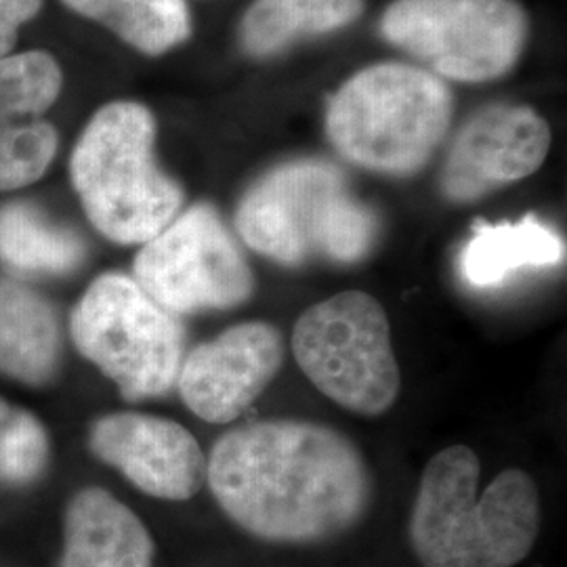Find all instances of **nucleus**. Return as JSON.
<instances>
[{"label": "nucleus", "mask_w": 567, "mask_h": 567, "mask_svg": "<svg viewBox=\"0 0 567 567\" xmlns=\"http://www.w3.org/2000/svg\"><path fill=\"white\" fill-rule=\"evenodd\" d=\"M550 150L548 122L527 105H487L463 124L447 150L440 189L468 204L534 175Z\"/></svg>", "instance_id": "11"}, {"label": "nucleus", "mask_w": 567, "mask_h": 567, "mask_svg": "<svg viewBox=\"0 0 567 567\" xmlns=\"http://www.w3.org/2000/svg\"><path fill=\"white\" fill-rule=\"evenodd\" d=\"M91 452L143 494L189 501L206 484V456L185 426L143 412H114L89 433Z\"/></svg>", "instance_id": "12"}, {"label": "nucleus", "mask_w": 567, "mask_h": 567, "mask_svg": "<svg viewBox=\"0 0 567 567\" xmlns=\"http://www.w3.org/2000/svg\"><path fill=\"white\" fill-rule=\"evenodd\" d=\"M70 332L126 402L163 398L177 386L185 326L122 274H103L72 311Z\"/></svg>", "instance_id": "6"}, {"label": "nucleus", "mask_w": 567, "mask_h": 567, "mask_svg": "<svg viewBox=\"0 0 567 567\" xmlns=\"http://www.w3.org/2000/svg\"><path fill=\"white\" fill-rule=\"evenodd\" d=\"M482 465L466 446L437 452L421 475L410 545L423 567H513L540 534V494L522 468H505L477 496Z\"/></svg>", "instance_id": "2"}, {"label": "nucleus", "mask_w": 567, "mask_h": 567, "mask_svg": "<svg viewBox=\"0 0 567 567\" xmlns=\"http://www.w3.org/2000/svg\"><path fill=\"white\" fill-rule=\"evenodd\" d=\"M364 7V0H255L240 21V47L250 58H271L295 42L343 30Z\"/></svg>", "instance_id": "17"}, {"label": "nucleus", "mask_w": 567, "mask_h": 567, "mask_svg": "<svg viewBox=\"0 0 567 567\" xmlns=\"http://www.w3.org/2000/svg\"><path fill=\"white\" fill-rule=\"evenodd\" d=\"M44 0H0V60L13 53L23 23L41 13Z\"/></svg>", "instance_id": "21"}, {"label": "nucleus", "mask_w": 567, "mask_h": 567, "mask_svg": "<svg viewBox=\"0 0 567 567\" xmlns=\"http://www.w3.org/2000/svg\"><path fill=\"white\" fill-rule=\"evenodd\" d=\"M284 360L280 328L264 320L243 322L185 353L175 389L198 419L227 425L264 395Z\"/></svg>", "instance_id": "10"}, {"label": "nucleus", "mask_w": 567, "mask_h": 567, "mask_svg": "<svg viewBox=\"0 0 567 567\" xmlns=\"http://www.w3.org/2000/svg\"><path fill=\"white\" fill-rule=\"evenodd\" d=\"M156 121L137 102L95 112L70 161L72 185L91 225L116 244H145L182 213L183 187L154 156Z\"/></svg>", "instance_id": "5"}, {"label": "nucleus", "mask_w": 567, "mask_h": 567, "mask_svg": "<svg viewBox=\"0 0 567 567\" xmlns=\"http://www.w3.org/2000/svg\"><path fill=\"white\" fill-rule=\"evenodd\" d=\"M454 100L446 81L408 63L353 74L326 107V135L339 156L370 173L410 177L444 142Z\"/></svg>", "instance_id": "4"}, {"label": "nucleus", "mask_w": 567, "mask_h": 567, "mask_svg": "<svg viewBox=\"0 0 567 567\" xmlns=\"http://www.w3.org/2000/svg\"><path fill=\"white\" fill-rule=\"evenodd\" d=\"M86 246L81 236L51 221L39 206H0V264L25 276H63L81 267Z\"/></svg>", "instance_id": "18"}, {"label": "nucleus", "mask_w": 567, "mask_h": 567, "mask_svg": "<svg viewBox=\"0 0 567 567\" xmlns=\"http://www.w3.org/2000/svg\"><path fill=\"white\" fill-rule=\"evenodd\" d=\"M564 259L561 236L527 215L517 224H477L461 250L458 269L468 286L494 288L522 269L553 267Z\"/></svg>", "instance_id": "16"}, {"label": "nucleus", "mask_w": 567, "mask_h": 567, "mask_svg": "<svg viewBox=\"0 0 567 567\" xmlns=\"http://www.w3.org/2000/svg\"><path fill=\"white\" fill-rule=\"evenodd\" d=\"M61 360L58 313L37 290L0 280V374L23 385H47Z\"/></svg>", "instance_id": "15"}, {"label": "nucleus", "mask_w": 567, "mask_h": 567, "mask_svg": "<svg viewBox=\"0 0 567 567\" xmlns=\"http://www.w3.org/2000/svg\"><path fill=\"white\" fill-rule=\"evenodd\" d=\"M61 86L60 63L44 51L0 60V192L39 182L53 163L60 137L44 114Z\"/></svg>", "instance_id": "13"}, {"label": "nucleus", "mask_w": 567, "mask_h": 567, "mask_svg": "<svg viewBox=\"0 0 567 567\" xmlns=\"http://www.w3.org/2000/svg\"><path fill=\"white\" fill-rule=\"evenodd\" d=\"M206 484L246 534L311 545L358 526L372 475L358 446L332 426L269 419L224 433L206 458Z\"/></svg>", "instance_id": "1"}, {"label": "nucleus", "mask_w": 567, "mask_h": 567, "mask_svg": "<svg viewBox=\"0 0 567 567\" xmlns=\"http://www.w3.org/2000/svg\"><path fill=\"white\" fill-rule=\"evenodd\" d=\"M60 567H154V540L107 489L84 487L65 508Z\"/></svg>", "instance_id": "14"}, {"label": "nucleus", "mask_w": 567, "mask_h": 567, "mask_svg": "<svg viewBox=\"0 0 567 567\" xmlns=\"http://www.w3.org/2000/svg\"><path fill=\"white\" fill-rule=\"evenodd\" d=\"M86 20L97 21L143 55L158 58L192 37L185 0H63Z\"/></svg>", "instance_id": "19"}, {"label": "nucleus", "mask_w": 567, "mask_h": 567, "mask_svg": "<svg viewBox=\"0 0 567 567\" xmlns=\"http://www.w3.org/2000/svg\"><path fill=\"white\" fill-rule=\"evenodd\" d=\"M381 34L442 81L487 82L519 61L529 21L517 0H395Z\"/></svg>", "instance_id": "8"}, {"label": "nucleus", "mask_w": 567, "mask_h": 567, "mask_svg": "<svg viewBox=\"0 0 567 567\" xmlns=\"http://www.w3.org/2000/svg\"><path fill=\"white\" fill-rule=\"evenodd\" d=\"M250 250L284 267L355 265L374 250L381 224L337 164L299 158L267 171L236 206Z\"/></svg>", "instance_id": "3"}, {"label": "nucleus", "mask_w": 567, "mask_h": 567, "mask_svg": "<svg viewBox=\"0 0 567 567\" xmlns=\"http://www.w3.org/2000/svg\"><path fill=\"white\" fill-rule=\"evenodd\" d=\"M292 353L328 400L362 416L398 402L402 372L385 307L362 290H344L305 309L292 330Z\"/></svg>", "instance_id": "7"}, {"label": "nucleus", "mask_w": 567, "mask_h": 567, "mask_svg": "<svg viewBox=\"0 0 567 567\" xmlns=\"http://www.w3.org/2000/svg\"><path fill=\"white\" fill-rule=\"evenodd\" d=\"M49 465V435L41 421L0 398V482L23 486Z\"/></svg>", "instance_id": "20"}, {"label": "nucleus", "mask_w": 567, "mask_h": 567, "mask_svg": "<svg viewBox=\"0 0 567 567\" xmlns=\"http://www.w3.org/2000/svg\"><path fill=\"white\" fill-rule=\"evenodd\" d=\"M133 271V280L177 318L236 309L257 288L243 246L210 204L189 206L143 244Z\"/></svg>", "instance_id": "9"}]
</instances>
